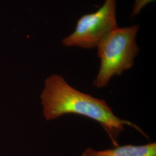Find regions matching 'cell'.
Listing matches in <instances>:
<instances>
[{
    "label": "cell",
    "instance_id": "7a4b0ae2",
    "mask_svg": "<svg viewBox=\"0 0 156 156\" xmlns=\"http://www.w3.org/2000/svg\"><path fill=\"white\" fill-rule=\"evenodd\" d=\"M140 28L138 24L118 27L97 45L100 67L93 81L95 87H106L113 76H120L133 67L135 58L140 51L136 44Z\"/></svg>",
    "mask_w": 156,
    "mask_h": 156
},
{
    "label": "cell",
    "instance_id": "277c9868",
    "mask_svg": "<svg viewBox=\"0 0 156 156\" xmlns=\"http://www.w3.org/2000/svg\"><path fill=\"white\" fill-rule=\"evenodd\" d=\"M80 156H156V143L142 145H118L113 148L102 151L88 147Z\"/></svg>",
    "mask_w": 156,
    "mask_h": 156
},
{
    "label": "cell",
    "instance_id": "3957f363",
    "mask_svg": "<svg viewBox=\"0 0 156 156\" xmlns=\"http://www.w3.org/2000/svg\"><path fill=\"white\" fill-rule=\"evenodd\" d=\"M116 0H105L97 11L80 17L73 33L62 40L66 47L93 49L117 28Z\"/></svg>",
    "mask_w": 156,
    "mask_h": 156
},
{
    "label": "cell",
    "instance_id": "6da1fadb",
    "mask_svg": "<svg viewBox=\"0 0 156 156\" xmlns=\"http://www.w3.org/2000/svg\"><path fill=\"white\" fill-rule=\"evenodd\" d=\"M41 99L43 115L46 120L67 114L87 117L100 124L114 146L119 145L117 137L125 129L126 126L134 128L147 137L136 125L115 115L106 101L76 89L59 75H51L46 79Z\"/></svg>",
    "mask_w": 156,
    "mask_h": 156
},
{
    "label": "cell",
    "instance_id": "5b68a950",
    "mask_svg": "<svg viewBox=\"0 0 156 156\" xmlns=\"http://www.w3.org/2000/svg\"><path fill=\"white\" fill-rule=\"evenodd\" d=\"M156 0H135L134 5L133 6L132 12L130 15V18H134L139 15L142 9L151 4V2L155 1Z\"/></svg>",
    "mask_w": 156,
    "mask_h": 156
}]
</instances>
